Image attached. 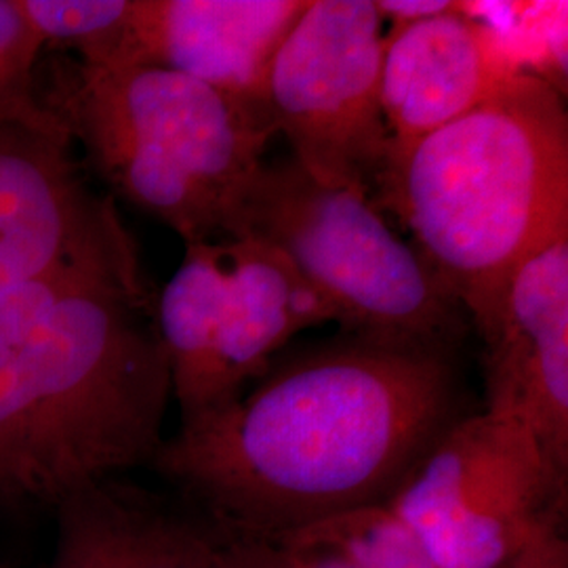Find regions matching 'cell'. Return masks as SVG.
Masks as SVG:
<instances>
[{"mask_svg": "<svg viewBox=\"0 0 568 568\" xmlns=\"http://www.w3.org/2000/svg\"><path fill=\"white\" fill-rule=\"evenodd\" d=\"M140 260H87L0 293V509L152 464L173 398Z\"/></svg>", "mask_w": 568, "mask_h": 568, "instance_id": "obj_2", "label": "cell"}, {"mask_svg": "<svg viewBox=\"0 0 568 568\" xmlns=\"http://www.w3.org/2000/svg\"><path fill=\"white\" fill-rule=\"evenodd\" d=\"M480 337L488 413L527 427L568 480V234L518 267Z\"/></svg>", "mask_w": 568, "mask_h": 568, "instance_id": "obj_10", "label": "cell"}, {"mask_svg": "<svg viewBox=\"0 0 568 568\" xmlns=\"http://www.w3.org/2000/svg\"><path fill=\"white\" fill-rule=\"evenodd\" d=\"M267 558L274 568H356L345 558L325 549L300 548L264 541Z\"/></svg>", "mask_w": 568, "mask_h": 568, "instance_id": "obj_17", "label": "cell"}, {"mask_svg": "<svg viewBox=\"0 0 568 568\" xmlns=\"http://www.w3.org/2000/svg\"><path fill=\"white\" fill-rule=\"evenodd\" d=\"M37 100L116 196L185 246L224 239L274 135L262 110L152 65L42 55Z\"/></svg>", "mask_w": 568, "mask_h": 568, "instance_id": "obj_4", "label": "cell"}, {"mask_svg": "<svg viewBox=\"0 0 568 568\" xmlns=\"http://www.w3.org/2000/svg\"><path fill=\"white\" fill-rule=\"evenodd\" d=\"M47 44L21 0H0V116L37 105V72Z\"/></svg>", "mask_w": 568, "mask_h": 568, "instance_id": "obj_16", "label": "cell"}, {"mask_svg": "<svg viewBox=\"0 0 568 568\" xmlns=\"http://www.w3.org/2000/svg\"><path fill=\"white\" fill-rule=\"evenodd\" d=\"M310 2L131 0L112 65L171 70L267 114L270 68Z\"/></svg>", "mask_w": 568, "mask_h": 568, "instance_id": "obj_11", "label": "cell"}, {"mask_svg": "<svg viewBox=\"0 0 568 568\" xmlns=\"http://www.w3.org/2000/svg\"><path fill=\"white\" fill-rule=\"evenodd\" d=\"M270 544L325 549L356 568H440L419 535L387 504L349 509Z\"/></svg>", "mask_w": 568, "mask_h": 568, "instance_id": "obj_14", "label": "cell"}, {"mask_svg": "<svg viewBox=\"0 0 568 568\" xmlns=\"http://www.w3.org/2000/svg\"><path fill=\"white\" fill-rule=\"evenodd\" d=\"M154 314L182 422L239 398L297 333L337 323L297 267L253 236L187 244Z\"/></svg>", "mask_w": 568, "mask_h": 568, "instance_id": "obj_6", "label": "cell"}, {"mask_svg": "<svg viewBox=\"0 0 568 568\" xmlns=\"http://www.w3.org/2000/svg\"><path fill=\"white\" fill-rule=\"evenodd\" d=\"M520 68L464 11L394 23L382 61V112L392 166L427 135L493 98ZM389 178V175H387Z\"/></svg>", "mask_w": 568, "mask_h": 568, "instance_id": "obj_12", "label": "cell"}, {"mask_svg": "<svg viewBox=\"0 0 568 568\" xmlns=\"http://www.w3.org/2000/svg\"><path fill=\"white\" fill-rule=\"evenodd\" d=\"M39 102V100H37ZM87 260H140L110 196L41 103L0 116V293Z\"/></svg>", "mask_w": 568, "mask_h": 568, "instance_id": "obj_9", "label": "cell"}, {"mask_svg": "<svg viewBox=\"0 0 568 568\" xmlns=\"http://www.w3.org/2000/svg\"><path fill=\"white\" fill-rule=\"evenodd\" d=\"M225 236L278 248L352 335L455 352L466 312L371 196L316 180L293 159L264 163Z\"/></svg>", "mask_w": 568, "mask_h": 568, "instance_id": "obj_5", "label": "cell"}, {"mask_svg": "<svg viewBox=\"0 0 568 568\" xmlns=\"http://www.w3.org/2000/svg\"><path fill=\"white\" fill-rule=\"evenodd\" d=\"M384 16L375 0H312L270 68L265 110L316 180L371 196L389 175Z\"/></svg>", "mask_w": 568, "mask_h": 568, "instance_id": "obj_8", "label": "cell"}, {"mask_svg": "<svg viewBox=\"0 0 568 568\" xmlns=\"http://www.w3.org/2000/svg\"><path fill=\"white\" fill-rule=\"evenodd\" d=\"M568 480L527 427L464 415L432 445L387 506L440 568H509L549 528L565 527Z\"/></svg>", "mask_w": 568, "mask_h": 568, "instance_id": "obj_7", "label": "cell"}, {"mask_svg": "<svg viewBox=\"0 0 568 568\" xmlns=\"http://www.w3.org/2000/svg\"><path fill=\"white\" fill-rule=\"evenodd\" d=\"M509 568H568L565 527L549 528Z\"/></svg>", "mask_w": 568, "mask_h": 568, "instance_id": "obj_18", "label": "cell"}, {"mask_svg": "<svg viewBox=\"0 0 568 568\" xmlns=\"http://www.w3.org/2000/svg\"><path fill=\"white\" fill-rule=\"evenodd\" d=\"M21 7L47 51L87 65H112L119 58L131 0H21Z\"/></svg>", "mask_w": 568, "mask_h": 568, "instance_id": "obj_15", "label": "cell"}, {"mask_svg": "<svg viewBox=\"0 0 568 568\" xmlns=\"http://www.w3.org/2000/svg\"><path fill=\"white\" fill-rule=\"evenodd\" d=\"M384 190L483 333L518 267L568 234V114L558 89L516 72L487 102L415 143Z\"/></svg>", "mask_w": 568, "mask_h": 568, "instance_id": "obj_3", "label": "cell"}, {"mask_svg": "<svg viewBox=\"0 0 568 568\" xmlns=\"http://www.w3.org/2000/svg\"><path fill=\"white\" fill-rule=\"evenodd\" d=\"M49 568H217L227 541L211 520L108 478L68 495Z\"/></svg>", "mask_w": 568, "mask_h": 568, "instance_id": "obj_13", "label": "cell"}, {"mask_svg": "<svg viewBox=\"0 0 568 568\" xmlns=\"http://www.w3.org/2000/svg\"><path fill=\"white\" fill-rule=\"evenodd\" d=\"M379 13L384 16V20H392L394 23H410V21L427 20V18H436L443 13L450 11H464L462 4L457 2H443V0H375Z\"/></svg>", "mask_w": 568, "mask_h": 568, "instance_id": "obj_19", "label": "cell"}, {"mask_svg": "<svg viewBox=\"0 0 568 568\" xmlns=\"http://www.w3.org/2000/svg\"><path fill=\"white\" fill-rule=\"evenodd\" d=\"M462 406L455 352L347 333L182 422L152 466L227 537L276 541L387 504Z\"/></svg>", "mask_w": 568, "mask_h": 568, "instance_id": "obj_1", "label": "cell"}, {"mask_svg": "<svg viewBox=\"0 0 568 568\" xmlns=\"http://www.w3.org/2000/svg\"><path fill=\"white\" fill-rule=\"evenodd\" d=\"M217 568H274L264 541H251V539H232L227 537L222 558Z\"/></svg>", "mask_w": 568, "mask_h": 568, "instance_id": "obj_20", "label": "cell"}]
</instances>
